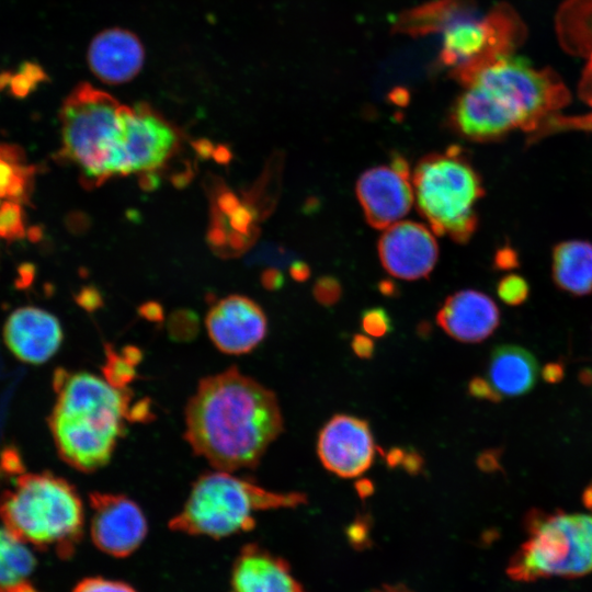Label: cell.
<instances>
[{
    "mask_svg": "<svg viewBox=\"0 0 592 592\" xmlns=\"http://www.w3.org/2000/svg\"><path fill=\"white\" fill-rule=\"evenodd\" d=\"M231 592H303L285 563L248 545L242 548L232 568Z\"/></svg>",
    "mask_w": 592,
    "mask_h": 592,
    "instance_id": "cell-19",
    "label": "cell"
},
{
    "mask_svg": "<svg viewBox=\"0 0 592 592\" xmlns=\"http://www.w3.org/2000/svg\"><path fill=\"white\" fill-rule=\"evenodd\" d=\"M184 422L194 454L230 473L255 468L283 431L275 394L236 366L200 380Z\"/></svg>",
    "mask_w": 592,
    "mask_h": 592,
    "instance_id": "cell-1",
    "label": "cell"
},
{
    "mask_svg": "<svg viewBox=\"0 0 592 592\" xmlns=\"http://www.w3.org/2000/svg\"><path fill=\"white\" fill-rule=\"evenodd\" d=\"M76 300L81 307L88 310H93L100 306L101 296L96 289L92 287H84L76 296Z\"/></svg>",
    "mask_w": 592,
    "mask_h": 592,
    "instance_id": "cell-33",
    "label": "cell"
},
{
    "mask_svg": "<svg viewBox=\"0 0 592 592\" xmlns=\"http://www.w3.org/2000/svg\"><path fill=\"white\" fill-rule=\"evenodd\" d=\"M305 500L301 493L273 492L230 471L215 469L194 481L169 527L189 535L221 538L251 530L257 511L295 506Z\"/></svg>",
    "mask_w": 592,
    "mask_h": 592,
    "instance_id": "cell-6",
    "label": "cell"
},
{
    "mask_svg": "<svg viewBox=\"0 0 592 592\" xmlns=\"http://www.w3.org/2000/svg\"><path fill=\"white\" fill-rule=\"evenodd\" d=\"M317 453L323 467L340 477L362 475L375 455L368 423L356 417L335 414L319 433Z\"/></svg>",
    "mask_w": 592,
    "mask_h": 592,
    "instance_id": "cell-12",
    "label": "cell"
},
{
    "mask_svg": "<svg viewBox=\"0 0 592 592\" xmlns=\"http://www.w3.org/2000/svg\"><path fill=\"white\" fill-rule=\"evenodd\" d=\"M400 466H402L407 473L415 475L421 470L423 459L415 451H406Z\"/></svg>",
    "mask_w": 592,
    "mask_h": 592,
    "instance_id": "cell-35",
    "label": "cell"
},
{
    "mask_svg": "<svg viewBox=\"0 0 592 592\" xmlns=\"http://www.w3.org/2000/svg\"><path fill=\"white\" fill-rule=\"evenodd\" d=\"M136 349L125 350L118 355L114 350L106 351V364L103 368L105 379L117 388L125 389L126 385L134 379L136 375L135 365L139 357Z\"/></svg>",
    "mask_w": 592,
    "mask_h": 592,
    "instance_id": "cell-24",
    "label": "cell"
},
{
    "mask_svg": "<svg viewBox=\"0 0 592 592\" xmlns=\"http://www.w3.org/2000/svg\"><path fill=\"white\" fill-rule=\"evenodd\" d=\"M419 34L441 32V61L454 68L462 83L476 70L511 53L523 35V25L514 12L502 5L487 15L471 0H440L413 12Z\"/></svg>",
    "mask_w": 592,
    "mask_h": 592,
    "instance_id": "cell-5",
    "label": "cell"
},
{
    "mask_svg": "<svg viewBox=\"0 0 592 592\" xmlns=\"http://www.w3.org/2000/svg\"><path fill=\"white\" fill-rule=\"evenodd\" d=\"M383 266L401 280L428 276L439 255L432 232L422 224L402 220L387 227L378 242Z\"/></svg>",
    "mask_w": 592,
    "mask_h": 592,
    "instance_id": "cell-14",
    "label": "cell"
},
{
    "mask_svg": "<svg viewBox=\"0 0 592 592\" xmlns=\"http://www.w3.org/2000/svg\"><path fill=\"white\" fill-rule=\"evenodd\" d=\"M291 275L296 281H305L309 277L310 271L307 264L304 262H294L291 266Z\"/></svg>",
    "mask_w": 592,
    "mask_h": 592,
    "instance_id": "cell-39",
    "label": "cell"
},
{
    "mask_svg": "<svg viewBox=\"0 0 592 592\" xmlns=\"http://www.w3.org/2000/svg\"><path fill=\"white\" fill-rule=\"evenodd\" d=\"M89 503L90 535L101 551L123 558L141 545L148 524L135 501L125 494L94 491L89 494Z\"/></svg>",
    "mask_w": 592,
    "mask_h": 592,
    "instance_id": "cell-11",
    "label": "cell"
},
{
    "mask_svg": "<svg viewBox=\"0 0 592 592\" xmlns=\"http://www.w3.org/2000/svg\"><path fill=\"white\" fill-rule=\"evenodd\" d=\"M124 107L88 82L77 84L60 106L58 158L77 167L87 186H99L115 177Z\"/></svg>",
    "mask_w": 592,
    "mask_h": 592,
    "instance_id": "cell-7",
    "label": "cell"
},
{
    "mask_svg": "<svg viewBox=\"0 0 592 592\" xmlns=\"http://www.w3.org/2000/svg\"><path fill=\"white\" fill-rule=\"evenodd\" d=\"M178 141L173 125L150 105H125L115 177L156 171L173 155Z\"/></svg>",
    "mask_w": 592,
    "mask_h": 592,
    "instance_id": "cell-10",
    "label": "cell"
},
{
    "mask_svg": "<svg viewBox=\"0 0 592 592\" xmlns=\"http://www.w3.org/2000/svg\"><path fill=\"white\" fill-rule=\"evenodd\" d=\"M516 254L513 250L503 248L496 254V265L501 269L513 267L516 263Z\"/></svg>",
    "mask_w": 592,
    "mask_h": 592,
    "instance_id": "cell-36",
    "label": "cell"
},
{
    "mask_svg": "<svg viewBox=\"0 0 592 592\" xmlns=\"http://www.w3.org/2000/svg\"><path fill=\"white\" fill-rule=\"evenodd\" d=\"M362 329L365 333L380 338L391 331V320L385 309L380 307L369 308L362 314Z\"/></svg>",
    "mask_w": 592,
    "mask_h": 592,
    "instance_id": "cell-27",
    "label": "cell"
},
{
    "mask_svg": "<svg viewBox=\"0 0 592 592\" xmlns=\"http://www.w3.org/2000/svg\"><path fill=\"white\" fill-rule=\"evenodd\" d=\"M73 592H136L127 583L104 578H87L80 581Z\"/></svg>",
    "mask_w": 592,
    "mask_h": 592,
    "instance_id": "cell-29",
    "label": "cell"
},
{
    "mask_svg": "<svg viewBox=\"0 0 592 592\" xmlns=\"http://www.w3.org/2000/svg\"><path fill=\"white\" fill-rule=\"evenodd\" d=\"M468 391L475 398L491 402H499L502 399L486 377L478 376L471 378L468 385Z\"/></svg>",
    "mask_w": 592,
    "mask_h": 592,
    "instance_id": "cell-31",
    "label": "cell"
},
{
    "mask_svg": "<svg viewBox=\"0 0 592 592\" xmlns=\"http://www.w3.org/2000/svg\"><path fill=\"white\" fill-rule=\"evenodd\" d=\"M23 209L20 203L3 201L0 203V239L8 242L25 237Z\"/></svg>",
    "mask_w": 592,
    "mask_h": 592,
    "instance_id": "cell-25",
    "label": "cell"
},
{
    "mask_svg": "<svg viewBox=\"0 0 592 592\" xmlns=\"http://www.w3.org/2000/svg\"><path fill=\"white\" fill-rule=\"evenodd\" d=\"M0 158L12 163H25L22 148L11 144H0Z\"/></svg>",
    "mask_w": 592,
    "mask_h": 592,
    "instance_id": "cell-34",
    "label": "cell"
},
{
    "mask_svg": "<svg viewBox=\"0 0 592 592\" xmlns=\"http://www.w3.org/2000/svg\"><path fill=\"white\" fill-rule=\"evenodd\" d=\"M283 275L276 270H267L262 275V283L267 289H277L283 285Z\"/></svg>",
    "mask_w": 592,
    "mask_h": 592,
    "instance_id": "cell-38",
    "label": "cell"
},
{
    "mask_svg": "<svg viewBox=\"0 0 592 592\" xmlns=\"http://www.w3.org/2000/svg\"><path fill=\"white\" fill-rule=\"evenodd\" d=\"M87 60L92 73L109 84H122L134 79L144 66L145 49L130 31L112 27L91 41Z\"/></svg>",
    "mask_w": 592,
    "mask_h": 592,
    "instance_id": "cell-17",
    "label": "cell"
},
{
    "mask_svg": "<svg viewBox=\"0 0 592 592\" xmlns=\"http://www.w3.org/2000/svg\"><path fill=\"white\" fill-rule=\"evenodd\" d=\"M537 376L536 358L524 348L503 344L491 352L486 378L501 398L528 392L534 387Z\"/></svg>",
    "mask_w": 592,
    "mask_h": 592,
    "instance_id": "cell-20",
    "label": "cell"
},
{
    "mask_svg": "<svg viewBox=\"0 0 592 592\" xmlns=\"http://www.w3.org/2000/svg\"><path fill=\"white\" fill-rule=\"evenodd\" d=\"M405 452L402 448L394 447L388 451V453L385 455L386 463L390 468H394L396 466H400Z\"/></svg>",
    "mask_w": 592,
    "mask_h": 592,
    "instance_id": "cell-40",
    "label": "cell"
},
{
    "mask_svg": "<svg viewBox=\"0 0 592 592\" xmlns=\"http://www.w3.org/2000/svg\"><path fill=\"white\" fill-rule=\"evenodd\" d=\"M46 75L37 66H31L18 73L16 76H11L10 90L11 93L15 96L23 98L27 95L32 90H34L38 83L46 79Z\"/></svg>",
    "mask_w": 592,
    "mask_h": 592,
    "instance_id": "cell-28",
    "label": "cell"
},
{
    "mask_svg": "<svg viewBox=\"0 0 592 592\" xmlns=\"http://www.w3.org/2000/svg\"><path fill=\"white\" fill-rule=\"evenodd\" d=\"M312 293L318 303L331 306L339 300L341 286L335 277L322 276L316 282Z\"/></svg>",
    "mask_w": 592,
    "mask_h": 592,
    "instance_id": "cell-30",
    "label": "cell"
},
{
    "mask_svg": "<svg viewBox=\"0 0 592 592\" xmlns=\"http://www.w3.org/2000/svg\"><path fill=\"white\" fill-rule=\"evenodd\" d=\"M436 321L453 339L465 343H478L497 329L500 312L488 295L465 289L445 300L436 315Z\"/></svg>",
    "mask_w": 592,
    "mask_h": 592,
    "instance_id": "cell-18",
    "label": "cell"
},
{
    "mask_svg": "<svg viewBox=\"0 0 592 592\" xmlns=\"http://www.w3.org/2000/svg\"><path fill=\"white\" fill-rule=\"evenodd\" d=\"M3 339L18 360L38 365L56 354L62 343L64 332L53 314L25 306L9 315L3 327Z\"/></svg>",
    "mask_w": 592,
    "mask_h": 592,
    "instance_id": "cell-16",
    "label": "cell"
},
{
    "mask_svg": "<svg viewBox=\"0 0 592 592\" xmlns=\"http://www.w3.org/2000/svg\"><path fill=\"white\" fill-rule=\"evenodd\" d=\"M551 274L558 288L576 295L592 293V242L567 240L554 247Z\"/></svg>",
    "mask_w": 592,
    "mask_h": 592,
    "instance_id": "cell-21",
    "label": "cell"
},
{
    "mask_svg": "<svg viewBox=\"0 0 592 592\" xmlns=\"http://www.w3.org/2000/svg\"><path fill=\"white\" fill-rule=\"evenodd\" d=\"M355 489L361 498H366L374 492V485L368 479H362L355 483Z\"/></svg>",
    "mask_w": 592,
    "mask_h": 592,
    "instance_id": "cell-42",
    "label": "cell"
},
{
    "mask_svg": "<svg viewBox=\"0 0 592 592\" xmlns=\"http://www.w3.org/2000/svg\"><path fill=\"white\" fill-rule=\"evenodd\" d=\"M527 528L508 567L513 580L576 578L592 571V513L533 512Z\"/></svg>",
    "mask_w": 592,
    "mask_h": 592,
    "instance_id": "cell-9",
    "label": "cell"
},
{
    "mask_svg": "<svg viewBox=\"0 0 592 592\" xmlns=\"http://www.w3.org/2000/svg\"><path fill=\"white\" fill-rule=\"evenodd\" d=\"M356 195L368 224L386 229L405 217L414 200L410 175L382 166L365 171L356 184Z\"/></svg>",
    "mask_w": 592,
    "mask_h": 592,
    "instance_id": "cell-15",
    "label": "cell"
},
{
    "mask_svg": "<svg viewBox=\"0 0 592 592\" xmlns=\"http://www.w3.org/2000/svg\"><path fill=\"white\" fill-rule=\"evenodd\" d=\"M35 171L33 166L12 163L0 158V203L29 202Z\"/></svg>",
    "mask_w": 592,
    "mask_h": 592,
    "instance_id": "cell-23",
    "label": "cell"
},
{
    "mask_svg": "<svg viewBox=\"0 0 592 592\" xmlns=\"http://www.w3.org/2000/svg\"><path fill=\"white\" fill-rule=\"evenodd\" d=\"M498 296L509 306L523 304L530 293V286L524 277L509 274L502 277L497 287Z\"/></svg>",
    "mask_w": 592,
    "mask_h": 592,
    "instance_id": "cell-26",
    "label": "cell"
},
{
    "mask_svg": "<svg viewBox=\"0 0 592 592\" xmlns=\"http://www.w3.org/2000/svg\"><path fill=\"white\" fill-rule=\"evenodd\" d=\"M463 84L477 117L496 140L520 129L528 146L555 134L560 110L570 100L556 73L511 53L482 66Z\"/></svg>",
    "mask_w": 592,
    "mask_h": 592,
    "instance_id": "cell-2",
    "label": "cell"
},
{
    "mask_svg": "<svg viewBox=\"0 0 592 592\" xmlns=\"http://www.w3.org/2000/svg\"><path fill=\"white\" fill-rule=\"evenodd\" d=\"M2 479L7 480L0 493L4 528L25 544L70 557L84 525L76 487L50 471L29 473L23 467Z\"/></svg>",
    "mask_w": 592,
    "mask_h": 592,
    "instance_id": "cell-4",
    "label": "cell"
},
{
    "mask_svg": "<svg viewBox=\"0 0 592 592\" xmlns=\"http://www.w3.org/2000/svg\"><path fill=\"white\" fill-rule=\"evenodd\" d=\"M417 207L439 236L465 243L475 232L477 202L483 196L481 179L459 147L419 161L412 175Z\"/></svg>",
    "mask_w": 592,
    "mask_h": 592,
    "instance_id": "cell-8",
    "label": "cell"
},
{
    "mask_svg": "<svg viewBox=\"0 0 592 592\" xmlns=\"http://www.w3.org/2000/svg\"><path fill=\"white\" fill-rule=\"evenodd\" d=\"M543 376L548 382H557L562 377V368L557 364H550L544 369Z\"/></svg>",
    "mask_w": 592,
    "mask_h": 592,
    "instance_id": "cell-41",
    "label": "cell"
},
{
    "mask_svg": "<svg viewBox=\"0 0 592 592\" xmlns=\"http://www.w3.org/2000/svg\"><path fill=\"white\" fill-rule=\"evenodd\" d=\"M352 350L360 358L368 360L374 355L375 344L365 334H355L351 342Z\"/></svg>",
    "mask_w": 592,
    "mask_h": 592,
    "instance_id": "cell-32",
    "label": "cell"
},
{
    "mask_svg": "<svg viewBox=\"0 0 592 592\" xmlns=\"http://www.w3.org/2000/svg\"><path fill=\"white\" fill-rule=\"evenodd\" d=\"M205 325L213 344L230 355L251 352L264 339L267 329L262 308L242 295L216 301L207 312Z\"/></svg>",
    "mask_w": 592,
    "mask_h": 592,
    "instance_id": "cell-13",
    "label": "cell"
},
{
    "mask_svg": "<svg viewBox=\"0 0 592 592\" xmlns=\"http://www.w3.org/2000/svg\"><path fill=\"white\" fill-rule=\"evenodd\" d=\"M48 426L59 457L82 473L107 465L130 415V392L95 374L57 368Z\"/></svg>",
    "mask_w": 592,
    "mask_h": 592,
    "instance_id": "cell-3",
    "label": "cell"
},
{
    "mask_svg": "<svg viewBox=\"0 0 592 592\" xmlns=\"http://www.w3.org/2000/svg\"><path fill=\"white\" fill-rule=\"evenodd\" d=\"M35 567L25 543L0 528V592H39L33 581Z\"/></svg>",
    "mask_w": 592,
    "mask_h": 592,
    "instance_id": "cell-22",
    "label": "cell"
},
{
    "mask_svg": "<svg viewBox=\"0 0 592 592\" xmlns=\"http://www.w3.org/2000/svg\"><path fill=\"white\" fill-rule=\"evenodd\" d=\"M18 273H19V278L16 282V285L22 288L27 287L33 281V277L35 274V267L31 263H24L19 266Z\"/></svg>",
    "mask_w": 592,
    "mask_h": 592,
    "instance_id": "cell-37",
    "label": "cell"
}]
</instances>
